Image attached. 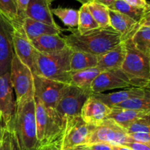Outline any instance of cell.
Listing matches in <instances>:
<instances>
[{
  "label": "cell",
  "instance_id": "1",
  "mask_svg": "<svg viewBox=\"0 0 150 150\" xmlns=\"http://www.w3.org/2000/svg\"><path fill=\"white\" fill-rule=\"evenodd\" d=\"M71 33L63 38L72 51H83L101 56L122 42L119 32L110 27L98 28L84 34H79L77 29H70Z\"/></svg>",
  "mask_w": 150,
  "mask_h": 150
},
{
  "label": "cell",
  "instance_id": "2",
  "mask_svg": "<svg viewBox=\"0 0 150 150\" xmlns=\"http://www.w3.org/2000/svg\"><path fill=\"white\" fill-rule=\"evenodd\" d=\"M71 53L72 50L68 46L62 51L52 54H43L37 51L33 75L42 76L65 84H70Z\"/></svg>",
  "mask_w": 150,
  "mask_h": 150
},
{
  "label": "cell",
  "instance_id": "3",
  "mask_svg": "<svg viewBox=\"0 0 150 150\" xmlns=\"http://www.w3.org/2000/svg\"><path fill=\"white\" fill-rule=\"evenodd\" d=\"M13 130L21 150H40L37 136L35 97L16 106Z\"/></svg>",
  "mask_w": 150,
  "mask_h": 150
},
{
  "label": "cell",
  "instance_id": "4",
  "mask_svg": "<svg viewBox=\"0 0 150 150\" xmlns=\"http://www.w3.org/2000/svg\"><path fill=\"white\" fill-rule=\"evenodd\" d=\"M126 56L122 70L133 82L135 87H144L150 79V63L147 55L139 51L131 39L125 41Z\"/></svg>",
  "mask_w": 150,
  "mask_h": 150
},
{
  "label": "cell",
  "instance_id": "5",
  "mask_svg": "<svg viewBox=\"0 0 150 150\" xmlns=\"http://www.w3.org/2000/svg\"><path fill=\"white\" fill-rule=\"evenodd\" d=\"M10 75L12 86L16 94V106L35 97L33 73L15 53L12 59Z\"/></svg>",
  "mask_w": 150,
  "mask_h": 150
},
{
  "label": "cell",
  "instance_id": "6",
  "mask_svg": "<svg viewBox=\"0 0 150 150\" xmlns=\"http://www.w3.org/2000/svg\"><path fill=\"white\" fill-rule=\"evenodd\" d=\"M94 127L85 123L80 116L64 119L60 150L73 149L89 143Z\"/></svg>",
  "mask_w": 150,
  "mask_h": 150
},
{
  "label": "cell",
  "instance_id": "7",
  "mask_svg": "<svg viewBox=\"0 0 150 150\" xmlns=\"http://www.w3.org/2000/svg\"><path fill=\"white\" fill-rule=\"evenodd\" d=\"M92 95L74 85L66 84L56 105V111L62 119L80 116L83 104Z\"/></svg>",
  "mask_w": 150,
  "mask_h": 150
},
{
  "label": "cell",
  "instance_id": "8",
  "mask_svg": "<svg viewBox=\"0 0 150 150\" xmlns=\"http://www.w3.org/2000/svg\"><path fill=\"white\" fill-rule=\"evenodd\" d=\"M129 142L125 130L113 120L107 119L99 126L94 127L88 144L108 143L112 145H124Z\"/></svg>",
  "mask_w": 150,
  "mask_h": 150
},
{
  "label": "cell",
  "instance_id": "9",
  "mask_svg": "<svg viewBox=\"0 0 150 150\" xmlns=\"http://www.w3.org/2000/svg\"><path fill=\"white\" fill-rule=\"evenodd\" d=\"M16 111V100L10 81V73L0 76V114L3 126L12 130Z\"/></svg>",
  "mask_w": 150,
  "mask_h": 150
},
{
  "label": "cell",
  "instance_id": "10",
  "mask_svg": "<svg viewBox=\"0 0 150 150\" xmlns=\"http://www.w3.org/2000/svg\"><path fill=\"white\" fill-rule=\"evenodd\" d=\"M12 26L13 51L19 59L27 65L32 73H34L35 54L37 51L32 45L30 40L28 38L21 23H12Z\"/></svg>",
  "mask_w": 150,
  "mask_h": 150
},
{
  "label": "cell",
  "instance_id": "11",
  "mask_svg": "<svg viewBox=\"0 0 150 150\" xmlns=\"http://www.w3.org/2000/svg\"><path fill=\"white\" fill-rule=\"evenodd\" d=\"M131 87H135L131 79L122 69H117L101 72L92 83L91 91L92 94H98L111 89Z\"/></svg>",
  "mask_w": 150,
  "mask_h": 150
},
{
  "label": "cell",
  "instance_id": "12",
  "mask_svg": "<svg viewBox=\"0 0 150 150\" xmlns=\"http://www.w3.org/2000/svg\"><path fill=\"white\" fill-rule=\"evenodd\" d=\"M35 96L39 98L45 108L55 109L65 83L34 75Z\"/></svg>",
  "mask_w": 150,
  "mask_h": 150
},
{
  "label": "cell",
  "instance_id": "13",
  "mask_svg": "<svg viewBox=\"0 0 150 150\" xmlns=\"http://www.w3.org/2000/svg\"><path fill=\"white\" fill-rule=\"evenodd\" d=\"M12 23L0 9V76L10 73L13 55Z\"/></svg>",
  "mask_w": 150,
  "mask_h": 150
},
{
  "label": "cell",
  "instance_id": "14",
  "mask_svg": "<svg viewBox=\"0 0 150 150\" xmlns=\"http://www.w3.org/2000/svg\"><path fill=\"white\" fill-rule=\"evenodd\" d=\"M112 108L90 95L83 104L80 117L87 125L97 127L107 120Z\"/></svg>",
  "mask_w": 150,
  "mask_h": 150
},
{
  "label": "cell",
  "instance_id": "15",
  "mask_svg": "<svg viewBox=\"0 0 150 150\" xmlns=\"http://www.w3.org/2000/svg\"><path fill=\"white\" fill-rule=\"evenodd\" d=\"M110 26L120 34L122 42L131 39L139 29V22L115 10L109 9Z\"/></svg>",
  "mask_w": 150,
  "mask_h": 150
},
{
  "label": "cell",
  "instance_id": "16",
  "mask_svg": "<svg viewBox=\"0 0 150 150\" xmlns=\"http://www.w3.org/2000/svg\"><path fill=\"white\" fill-rule=\"evenodd\" d=\"M53 0H30L25 13V18L42 22L54 26H59L53 17L51 3Z\"/></svg>",
  "mask_w": 150,
  "mask_h": 150
},
{
  "label": "cell",
  "instance_id": "17",
  "mask_svg": "<svg viewBox=\"0 0 150 150\" xmlns=\"http://www.w3.org/2000/svg\"><path fill=\"white\" fill-rule=\"evenodd\" d=\"M146 92L147 90L146 88L131 87L112 93L92 94V95L97 99L106 104L110 108H113L115 105L132 98L144 97L146 95Z\"/></svg>",
  "mask_w": 150,
  "mask_h": 150
},
{
  "label": "cell",
  "instance_id": "18",
  "mask_svg": "<svg viewBox=\"0 0 150 150\" xmlns=\"http://www.w3.org/2000/svg\"><path fill=\"white\" fill-rule=\"evenodd\" d=\"M125 56V42H122L112 50L99 56L97 67L101 70V72L121 69L124 63Z\"/></svg>",
  "mask_w": 150,
  "mask_h": 150
},
{
  "label": "cell",
  "instance_id": "19",
  "mask_svg": "<svg viewBox=\"0 0 150 150\" xmlns=\"http://www.w3.org/2000/svg\"><path fill=\"white\" fill-rule=\"evenodd\" d=\"M37 51L40 54H52L67 48V43L60 35H45L30 40Z\"/></svg>",
  "mask_w": 150,
  "mask_h": 150
},
{
  "label": "cell",
  "instance_id": "20",
  "mask_svg": "<svg viewBox=\"0 0 150 150\" xmlns=\"http://www.w3.org/2000/svg\"><path fill=\"white\" fill-rule=\"evenodd\" d=\"M21 24L30 40L45 35H60L62 32L60 26H51L26 17L23 19Z\"/></svg>",
  "mask_w": 150,
  "mask_h": 150
},
{
  "label": "cell",
  "instance_id": "21",
  "mask_svg": "<svg viewBox=\"0 0 150 150\" xmlns=\"http://www.w3.org/2000/svg\"><path fill=\"white\" fill-rule=\"evenodd\" d=\"M146 114H147L146 111L112 108V110L107 119L115 122L117 125L125 130L130 125L139 120Z\"/></svg>",
  "mask_w": 150,
  "mask_h": 150
},
{
  "label": "cell",
  "instance_id": "22",
  "mask_svg": "<svg viewBox=\"0 0 150 150\" xmlns=\"http://www.w3.org/2000/svg\"><path fill=\"white\" fill-rule=\"evenodd\" d=\"M100 73L101 70H100L98 67L72 72L70 84L74 85L82 90L92 93L91 91V86L94 81Z\"/></svg>",
  "mask_w": 150,
  "mask_h": 150
},
{
  "label": "cell",
  "instance_id": "23",
  "mask_svg": "<svg viewBox=\"0 0 150 150\" xmlns=\"http://www.w3.org/2000/svg\"><path fill=\"white\" fill-rule=\"evenodd\" d=\"M98 60L99 56L83 51H72L70 56V70L71 72H76L97 67Z\"/></svg>",
  "mask_w": 150,
  "mask_h": 150
},
{
  "label": "cell",
  "instance_id": "24",
  "mask_svg": "<svg viewBox=\"0 0 150 150\" xmlns=\"http://www.w3.org/2000/svg\"><path fill=\"white\" fill-rule=\"evenodd\" d=\"M35 120H36L37 127V136L38 140L40 145L43 141L45 136V127L47 123V112L46 108L43 105L40 100L36 96H35Z\"/></svg>",
  "mask_w": 150,
  "mask_h": 150
},
{
  "label": "cell",
  "instance_id": "25",
  "mask_svg": "<svg viewBox=\"0 0 150 150\" xmlns=\"http://www.w3.org/2000/svg\"><path fill=\"white\" fill-rule=\"evenodd\" d=\"M99 26L89 12L87 4H82L79 10V24L77 31L82 35L89 31L98 29Z\"/></svg>",
  "mask_w": 150,
  "mask_h": 150
},
{
  "label": "cell",
  "instance_id": "26",
  "mask_svg": "<svg viewBox=\"0 0 150 150\" xmlns=\"http://www.w3.org/2000/svg\"><path fill=\"white\" fill-rule=\"evenodd\" d=\"M89 12L100 28L110 27L109 9L108 7L92 1L87 4Z\"/></svg>",
  "mask_w": 150,
  "mask_h": 150
},
{
  "label": "cell",
  "instance_id": "27",
  "mask_svg": "<svg viewBox=\"0 0 150 150\" xmlns=\"http://www.w3.org/2000/svg\"><path fill=\"white\" fill-rule=\"evenodd\" d=\"M146 90L147 92L146 95L144 97L132 98L115 105L113 108L137 110V111H146L148 114L150 111V89H146Z\"/></svg>",
  "mask_w": 150,
  "mask_h": 150
},
{
  "label": "cell",
  "instance_id": "28",
  "mask_svg": "<svg viewBox=\"0 0 150 150\" xmlns=\"http://www.w3.org/2000/svg\"><path fill=\"white\" fill-rule=\"evenodd\" d=\"M53 15L59 18L67 27L73 29L78 27L79 24V10L72 8L58 7L52 9Z\"/></svg>",
  "mask_w": 150,
  "mask_h": 150
},
{
  "label": "cell",
  "instance_id": "29",
  "mask_svg": "<svg viewBox=\"0 0 150 150\" xmlns=\"http://www.w3.org/2000/svg\"><path fill=\"white\" fill-rule=\"evenodd\" d=\"M108 9L122 13L133 18L136 21L139 22L144 13V8L133 7L123 0H117L112 5L108 7Z\"/></svg>",
  "mask_w": 150,
  "mask_h": 150
},
{
  "label": "cell",
  "instance_id": "30",
  "mask_svg": "<svg viewBox=\"0 0 150 150\" xmlns=\"http://www.w3.org/2000/svg\"><path fill=\"white\" fill-rule=\"evenodd\" d=\"M131 40L139 51L147 55L150 49V26H140Z\"/></svg>",
  "mask_w": 150,
  "mask_h": 150
},
{
  "label": "cell",
  "instance_id": "31",
  "mask_svg": "<svg viewBox=\"0 0 150 150\" xmlns=\"http://www.w3.org/2000/svg\"><path fill=\"white\" fill-rule=\"evenodd\" d=\"M0 9L10 22L21 23L18 18L17 0H0Z\"/></svg>",
  "mask_w": 150,
  "mask_h": 150
},
{
  "label": "cell",
  "instance_id": "32",
  "mask_svg": "<svg viewBox=\"0 0 150 150\" xmlns=\"http://www.w3.org/2000/svg\"><path fill=\"white\" fill-rule=\"evenodd\" d=\"M127 134L134 133H150V125L137 120L132 123L125 129Z\"/></svg>",
  "mask_w": 150,
  "mask_h": 150
},
{
  "label": "cell",
  "instance_id": "33",
  "mask_svg": "<svg viewBox=\"0 0 150 150\" xmlns=\"http://www.w3.org/2000/svg\"><path fill=\"white\" fill-rule=\"evenodd\" d=\"M81 150H112L113 145L108 143L86 144L77 146Z\"/></svg>",
  "mask_w": 150,
  "mask_h": 150
},
{
  "label": "cell",
  "instance_id": "34",
  "mask_svg": "<svg viewBox=\"0 0 150 150\" xmlns=\"http://www.w3.org/2000/svg\"><path fill=\"white\" fill-rule=\"evenodd\" d=\"M127 135L129 137V142L150 143V133H134Z\"/></svg>",
  "mask_w": 150,
  "mask_h": 150
},
{
  "label": "cell",
  "instance_id": "35",
  "mask_svg": "<svg viewBox=\"0 0 150 150\" xmlns=\"http://www.w3.org/2000/svg\"><path fill=\"white\" fill-rule=\"evenodd\" d=\"M29 1H30V0H17L18 18L21 22H22L23 19L25 18V13H26V8H27Z\"/></svg>",
  "mask_w": 150,
  "mask_h": 150
},
{
  "label": "cell",
  "instance_id": "36",
  "mask_svg": "<svg viewBox=\"0 0 150 150\" xmlns=\"http://www.w3.org/2000/svg\"><path fill=\"white\" fill-rule=\"evenodd\" d=\"M139 23L140 26H150V3H147L144 9V13Z\"/></svg>",
  "mask_w": 150,
  "mask_h": 150
},
{
  "label": "cell",
  "instance_id": "37",
  "mask_svg": "<svg viewBox=\"0 0 150 150\" xmlns=\"http://www.w3.org/2000/svg\"><path fill=\"white\" fill-rule=\"evenodd\" d=\"M123 146H126L132 150H150V143H140V142H127Z\"/></svg>",
  "mask_w": 150,
  "mask_h": 150
},
{
  "label": "cell",
  "instance_id": "38",
  "mask_svg": "<svg viewBox=\"0 0 150 150\" xmlns=\"http://www.w3.org/2000/svg\"><path fill=\"white\" fill-rule=\"evenodd\" d=\"M130 5L135 7H139V8H144L147 4V1L146 0H123Z\"/></svg>",
  "mask_w": 150,
  "mask_h": 150
},
{
  "label": "cell",
  "instance_id": "39",
  "mask_svg": "<svg viewBox=\"0 0 150 150\" xmlns=\"http://www.w3.org/2000/svg\"><path fill=\"white\" fill-rule=\"evenodd\" d=\"M4 150H11L10 132L4 127Z\"/></svg>",
  "mask_w": 150,
  "mask_h": 150
},
{
  "label": "cell",
  "instance_id": "40",
  "mask_svg": "<svg viewBox=\"0 0 150 150\" xmlns=\"http://www.w3.org/2000/svg\"><path fill=\"white\" fill-rule=\"evenodd\" d=\"M10 143H11V150H21L19 146L17 137L13 130H10Z\"/></svg>",
  "mask_w": 150,
  "mask_h": 150
},
{
  "label": "cell",
  "instance_id": "41",
  "mask_svg": "<svg viewBox=\"0 0 150 150\" xmlns=\"http://www.w3.org/2000/svg\"><path fill=\"white\" fill-rule=\"evenodd\" d=\"M117 0H92V1L98 3V4H103L107 7H109L110 6L112 5Z\"/></svg>",
  "mask_w": 150,
  "mask_h": 150
},
{
  "label": "cell",
  "instance_id": "42",
  "mask_svg": "<svg viewBox=\"0 0 150 150\" xmlns=\"http://www.w3.org/2000/svg\"><path fill=\"white\" fill-rule=\"evenodd\" d=\"M4 127L1 125L0 129V150H4Z\"/></svg>",
  "mask_w": 150,
  "mask_h": 150
},
{
  "label": "cell",
  "instance_id": "43",
  "mask_svg": "<svg viewBox=\"0 0 150 150\" xmlns=\"http://www.w3.org/2000/svg\"><path fill=\"white\" fill-rule=\"evenodd\" d=\"M139 121L145 123V124H147L150 125V114H147L146 115L144 116L143 117H142L141 119H139Z\"/></svg>",
  "mask_w": 150,
  "mask_h": 150
},
{
  "label": "cell",
  "instance_id": "44",
  "mask_svg": "<svg viewBox=\"0 0 150 150\" xmlns=\"http://www.w3.org/2000/svg\"><path fill=\"white\" fill-rule=\"evenodd\" d=\"M112 150H132L129 147L123 145H113Z\"/></svg>",
  "mask_w": 150,
  "mask_h": 150
},
{
  "label": "cell",
  "instance_id": "45",
  "mask_svg": "<svg viewBox=\"0 0 150 150\" xmlns=\"http://www.w3.org/2000/svg\"><path fill=\"white\" fill-rule=\"evenodd\" d=\"M41 150H60L58 148L55 147V146H47V147H44L42 149H41Z\"/></svg>",
  "mask_w": 150,
  "mask_h": 150
},
{
  "label": "cell",
  "instance_id": "46",
  "mask_svg": "<svg viewBox=\"0 0 150 150\" xmlns=\"http://www.w3.org/2000/svg\"><path fill=\"white\" fill-rule=\"evenodd\" d=\"M76 1H79V2L81 3L82 4H87L89 3L92 2V0H76Z\"/></svg>",
  "mask_w": 150,
  "mask_h": 150
},
{
  "label": "cell",
  "instance_id": "47",
  "mask_svg": "<svg viewBox=\"0 0 150 150\" xmlns=\"http://www.w3.org/2000/svg\"><path fill=\"white\" fill-rule=\"evenodd\" d=\"M144 88H146V89H150V79L149 81H148L147 83H146V85H145V86Z\"/></svg>",
  "mask_w": 150,
  "mask_h": 150
},
{
  "label": "cell",
  "instance_id": "48",
  "mask_svg": "<svg viewBox=\"0 0 150 150\" xmlns=\"http://www.w3.org/2000/svg\"><path fill=\"white\" fill-rule=\"evenodd\" d=\"M1 125H2V122H1V114H0V129H1Z\"/></svg>",
  "mask_w": 150,
  "mask_h": 150
},
{
  "label": "cell",
  "instance_id": "49",
  "mask_svg": "<svg viewBox=\"0 0 150 150\" xmlns=\"http://www.w3.org/2000/svg\"><path fill=\"white\" fill-rule=\"evenodd\" d=\"M67 150H81L79 149V147H76V148H73V149H67Z\"/></svg>",
  "mask_w": 150,
  "mask_h": 150
},
{
  "label": "cell",
  "instance_id": "50",
  "mask_svg": "<svg viewBox=\"0 0 150 150\" xmlns=\"http://www.w3.org/2000/svg\"><path fill=\"white\" fill-rule=\"evenodd\" d=\"M147 57H148V58H149V63H150V49H149V52H148V54H147Z\"/></svg>",
  "mask_w": 150,
  "mask_h": 150
}]
</instances>
